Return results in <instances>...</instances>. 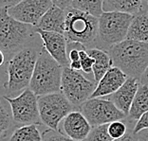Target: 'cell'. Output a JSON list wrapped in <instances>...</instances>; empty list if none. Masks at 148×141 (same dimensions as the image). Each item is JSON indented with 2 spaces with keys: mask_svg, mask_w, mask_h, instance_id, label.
Masks as SVG:
<instances>
[{
  "mask_svg": "<svg viewBox=\"0 0 148 141\" xmlns=\"http://www.w3.org/2000/svg\"><path fill=\"white\" fill-rule=\"evenodd\" d=\"M113 66L128 78L140 80L148 67V44L125 39L108 49Z\"/></svg>",
  "mask_w": 148,
  "mask_h": 141,
  "instance_id": "obj_1",
  "label": "cell"
},
{
  "mask_svg": "<svg viewBox=\"0 0 148 141\" xmlns=\"http://www.w3.org/2000/svg\"><path fill=\"white\" fill-rule=\"evenodd\" d=\"M40 52L32 46H27L13 55L7 63L5 87L8 97H13L29 88Z\"/></svg>",
  "mask_w": 148,
  "mask_h": 141,
  "instance_id": "obj_2",
  "label": "cell"
},
{
  "mask_svg": "<svg viewBox=\"0 0 148 141\" xmlns=\"http://www.w3.org/2000/svg\"><path fill=\"white\" fill-rule=\"evenodd\" d=\"M99 18L73 8L66 10L64 36L69 44H79L86 49L97 45Z\"/></svg>",
  "mask_w": 148,
  "mask_h": 141,
  "instance_id": "obj_3",
  "label": "cell"
},
{
  "mask_svg": "<svg viewBox=\"0 0 148 141\" xmlns=\"http://www.w3.org/2000/svg\"><path fill=\"white\" fill-rule=\"evenodd\" d=\"M34 34L35 27L12 18L8 9L0 10V49L5 55H14L31 43Z\"/></svg>",
  "mask_w": 148,
  "mask_h": 141,
  "instance_id": "obj_4",
  "label": "cell"
},
{
  "mask_svg": "<svg viewBox=\"0 0 148 141\" xmlns=\"http://www.w3.org/2000/svg\"><path fill=\"white\" fill-rule=\"evenodd\" d=\"M63 67L45 49L37 59L29 88L37 97L61 91Z\"/></svg>",
  "mask_w": 148,
  "mask_h": 141,
  "instance_id": "obj_5",
  "label": "cell"
},
{
  "mask_svg": "<svg viewBox=\"0 0 148 141\" xmlns=\"http://www.w3.org/2000/svg\"><path fill=\"white\" fill-rule=\"evenodd\" d=\"M133 15L123 12H103L99 17L96 48L108 51L126 39Z\"/></svg>",
  "mask_w": 148,
  "mask_h": 141,
  "instance_id": "obj_6",
  "label": "cell"
},
{
  "mask_svg": "<svg viewBox=\"0 0 148 141\" xmlns=\"http://www.w3.org/2000/svg\"><path fill=\"white\" fill-rule=\"evenodd\" d=\"M38 108L41 122L49 129L58 131L61 121L75 107L60 91L38 97Z\"/></svg>",
  "mask_w": 148,
  "mask_h": 141,
  "instance_id": "obj_7",
  "label": "cell"
},
{
  "mask_svg": "<svg viewBox=\"0 0 148 141\" xmlns=\"http://www.w3.org/2000/svg\"><path fill=\"white\" fill-rule=\"evenodd\" d=\"M96 85L95 80L86 79L80 71L73 70L69 66L63 67L61 92L75 108H79L90 99Z\"/></svg>",
  "mask_w": 148,
  "mask_h": 141,
  "instance_id": "obj_8",
  "label": "cell"
},
{
  "mask_svg": "<svg viewBox=\"0 0 148 141\" xmlns=\"http://www.w3.org/2000/svg\"><path fill=\"white\" fill-rule=\"evenodd\" d=\"M11 108L12 119L16 126L38 124L40 120L38 97L29 88L25 89L18 96L3 97Z\"/></svg>",
  "mask_w": 148,
  "mask_h": 141,
  "instance_id": "obj_9",
  "label": "cell"
},
{
  "mask_svg": "<svg viewBox=\"0 0 148 141\" xmlns=\"http://www.w3.org/2000/svg\"><path fill=\"white\" fill-rule=\"evenodd\" d=\"M78 110L88 120L92 127L109 124L116 120H123L126 116L106 98L89 99L81 105Z\"/></svg>",
  "mask_w": 148,
  "mask_h": 141,
  "instance_id": "obj_10",
  "label": "cell"
},
{
  "mask_svg": "<svg viewBox=\"0 0 148 141\" xmlns=\"http://www.w3.org/2000/svg\"><path fill=\"white\" fill-rule=\"evenodd\" d=\"M52 5L51 0H23L16 6L8 9V13L17 21L36 27Z\"/></svg>",
  "mask_w": 148,
  "mask_h": 141,
  "instance_id": "obj_11",
  "label": "cell"
},
{
  "mask_svg": "<svg viewBox=\"0 0 148 141\" xmlns=\"http://www.w3.org/2000/svg\"><path fill=\"white\" fill-rule=\"evenodd\" d=\"M35 32L41 38L44 49L59 63L62 67L69 66V59L68 57V41L62 33L45 31L35 28Z\"/></svg>",
  "mask_w": 148,
  "mask_h": 141,
  "instance_id": "obj_12",
  "label": "cell"
},
{
  "mask_svg": "<svg viewBox=\"0 0 148 141\" xmlns=\"http://www.w3.org/2000/svg\"><path fill=\"white\" fill-rule=\"evenodd\" d=\"M91 129L86 116L79 110H74L62 120L58 131L72 140L85 141Z\"/></svg>",
  "mask_w": 148,
  "mask_h": 141,
  "instance_id": "obj_13",
  "label": "cell"
},
{
  "mask_svg": "<svg viewBox=\"0 0 148 141\" xmlns=\"http://www.w3.org/2000/svg\"><path fill=\"white\" fill-rule=\"evenodd\" d=\"M128 77L120 68L116 66L110 67L103 77L97 83L96 88L90 99L94 98H106L119 90L126 82Z\"/></svg>",
  "mask_w": 148,
  "mask_h": 141,
  "instance_id": "obj_14",
  "label": "cell"
},
{
  "mask_svg": "<svg viewBox=\"0 0 148 141\" xmlns=\"http://www.w3.org/2000/svg\"><path fill=\"white\" fill-rule=\"evenodd\" d=\"M140 83V80L128 78L119 90H117L112 95L106 97V99L111 100L117 108L122 111L127 116L129 114L131 105L133 103L134 98H135L138 89H139Z\"/></svg>",
  "mask_w": 148,
  "mask_h": 141,
  "instance_id": "obj_15",
  "label": "cell"
},
{
  "mask_svg": "<svg viewBox=\"0 0 148 141\" xmlns=\"http://www.w3.org/2000/svg\"><path fill=\"white\" fill-rule=\"evenodd\" d=\"M126 39L148 44V2L143 0L139 12L133 15Z\"/></svg>",
  "mask_w": 148,
  "mask_h": 141,
  "instance_id": "obj_16",
  "label": "cell"
},
{
  "mask_svg": "<svg viewBox=\"0 0 148 141\" xmlns=\"http://www.w3.org/2000/svg\"><path fill=\"white\" fill-rule=\"evenodd\" d=\"M66 23V11L52 5L39 20L35 28L45 31L58 32L64 34Z\"/></svg>",
  "mask_w": 148,
  "mask_h": 141,
  "instance_id": "obj_17",
  "label": "cell"
},
{
  "mask_svg": "<svg viewBox=\"0 0 148 141\" xmlns=\"http://www.w3.org/2000/svg\"><path fill=\"white\" fill-rule=\"evenodd\" d=\"M148 111V86L140 83L139 89L134 98L133 103L131 105L128 116H126L127 123L133 125V122H137L143 114Z\"/></svg>",
  "mask_w": 148,
  "mask_h": 141,
  "instance_id": "obj_18",
  "label": "cell"
},
{
  "mask_svg": "<svg viewBox=\"0 0 148 141\" xmlns=\"http://www.w3.org/2000/svg\"><path fill=\"white\" fill-rule=\"evenodd\" d=\"M86 51L95 60V63L93 65V78L95 82L98 83L103 75L107 72V70L113 66L112 60L108 52L106 50L94 48L86 49Z\"/></svg>",
  "mask_w": 148,
  "mask_h": 141,
  "instance_id": "obj_19",
  "label": "cell"
},
{
  "mask_svg": "<svg viewBox=\"0 0 148 141\" xmlns=\"http://www.w3.org/2000/svg\"><path fill=\"white\" fill-rule=\"evenodd\" d=\"M143 0H103V12H123L134 15L140 11Z\"/></svg>",
  "mask_w": 148,
  "mask_h": 141,
  "instance_id": "obj_20",
  "label": "cell"
},
{
  "mask_svg": "<svg viewBox=\"0 0 148 141\" xmlns=\"http://www.w3.org/2000/svg\"><path fill=\"white\" fill-rule=\"evenodd\" d=\"M4 141H42V134L37 124L16 126Z\"/></svg>",
  "mask_w": 148,
  "mask_h": 141,
  "instance_id": "obj_21",
  "label": "cell"
},
{
  "mask_svg": "<svg viewBox=\"0 0 148 141\" xmlns=\"http://www.w3.org/2000/svg\"><path fill=\"white\" fill-rule=\"evenodd\" d=\"M103 0H73L71 8L99 18L103 13Z\"/></svg>",
  "mask_w": 148,
  "mask_h": 141,
  "instance_id": "obj_22",
  "label": "cell"
},
{
  "mask_svg": "<svg viewBox=\"0 0 148 141\" xmlns=\"http://www.w3.org/2000/svg\"><path fill=\"white\" fill-rule=\"evenodd\" d=\"M12 112L0 99V141H4L15 128Z\"/></svg>",
  "mask_w": 148,
  "mask_h": 141,
  "instance_id": "obj_23",
  "label": "cell"
},
{
  "mask_svg": "<svg viewBox=\"0 0 148 141\" xmlns=\"http://www.w3.org/2000/svg\"><path fill=\"white\" fill-rule=\"evenodd\" d=\"M113 138L108 133V124L92 127L88 136L85 141H112Z\"/></svg>",
  "mask_w": 148,
  "mask_h": 141,
  "instance_id": "obj_24",
  "label": "cell"
},
{
  "mask_svg": "<svg viewBox=\"0 0 148 141\" xmlns=\"http://www.w3.org/2000/svg\"><path fill=\"white\" fill-rule=\"evenodd\" d=\"M129 129L128 124L123 120H116L108 124V133L113 139L123 137Z\"/></svg>",
  "mask_w": 148,
  "mask_h": 141,
  "instance_id": "obj_25",
  "label": "cell"
},
{
  "mask_svg": "<svg viewBox=\"0 0 148 141\" xmlns=\"http://www.w3.org/2000/svg\"><path fill=\"white\" fill-rule=\"evenodd\" d=\"M80 61L81 65H82V71L84 73L87 75L93 74V65L95 63V60L87 53L85 48L80 49Z\"/></svg>",
  "mask_w": 148,
  "mask_h": 141,
  "instance_id": "obj_26",
  "label": "cell"
},
{
  "mask_svg": "<svg viewBox=\"0 0 148 141\" xmlns=\"http://www.w3.org/2000/svg\"><path fill=\"white\" fill-rule=\"evenodd\" d=\"M42 141H75L70 139L59 132L51 129L45 130L42 133Z\"/></svg>",
  "mask_w": 148,
  "mask_h": 141,
  "instance_id": "obj_27",
  "label": "cell"
},
{
  "mask_svg": "<svg viewBox=\"0 0 148 141\" xmlns=\"http://www.w3.org/2000/svg\"><path fill=\"white\" fill-rule=\"evenodd\" d=\"M146 129H148V111L145 114H143L142 117L136 122L135 126L133 128V133L136 135V134L140 132V131Z\"/></svg>",
  "mask_w": 148,
  "mask_h": 141,
  "instance_id": "obj_28",
  "label": "cell"
},
{
  "mask_svg": "<svg viewBox=\"0 0 148 141\" xmlns=\"http://www.w3.org/2000/svg\"><path fill=\"white\" fill-rule=\"evenodd\" d=\"M133 128L134 127H129L127 133L123 137L118 138V139H113L112 141H138L137 135H135V134L133 133Z\"/></svg>",
  "mask_w": 148,
  "mask_h": 141,
  "instance_id": "obj_29",
  "label": "cell"
},
{
  "mask_svg": "<svg viewBox=\"0 0 148 141\" xmlns=\"http://www.w3.org/2000/svg\"><path fill=\"white\" fill-rule=\"evenodd\" d=\"M72 1L73 0H51L53 5L59 7L60 9L64 10V11H66V10H68L71 7Z\"/></svg>",
  "mask_w": 148,
  "mask_h": 141,
  "instance_id": "obj_30",
  "label": "cell"
},
{
  "mask_svg": "<svg viewBox=\"0 0 148 141\" xmlns=\"http://www.w3.org/2000/svg\"><path fill=\"white\" fill-rule=\"evenodd\" d=\"M22 1L23 0H0V7H1V9H11Z\"/></svg>",
  "mask_w": 148,
  "mask_h": 141,
  "instance_id": "obj_31",
  "label": "cell"
},
{
  "mask_svg": "<svg viewBox=\"0 0 148 141\" xmlns=\"http://www.w3.org/2000/svg\"><path fill=\"white\" fill-rule=\"evenodd\" d=\"M80 48V49H81ZM80 49L77 48H72L69 51V63H74V62H80Z\"/></svg>",
  "mask_w": 148,
  "mask_h": 141,
  "instance_id": "obj_32",
  "label": "cell"
},
{
  "mask_svg": "<svg viewBox=\"0 0 148 141\" xmlns=\"http://www.w3.org/2000/svg\"><path fill=\"white\" fill-rule=\"evenodd\" d=\"M136 135L138 137V141H148V129L140 131Z\"/></svg>",
  "mask_w": 148,
  "mask_h": 141,
  "instance_id": "obj_33",
  "label": "cell"
},
{
  "mask_svg": "<svg viewBox=\"0 0 148 141\" xmlns=\"http://www.w3.org/2000/svg\"><path fill=\"white\" fill-rule=\"evenodd\" d=\"M140 82L143 83V84H145V85L148 86V67L146 68L145 72L143 73V75L142 76V78H140Z\"/></svg>",
  "mask_w": 148,
  "mask_h": 141,
  "instance_id": "obj_34",
  "label": "cell"
},
{
  "mask_svg": "<svg viewBox=\"0 0 148 141\" xmlns=\"http://www.w3.org/2000/svg\"><path fill=\"white\" fill-rule=\"evenodd\" d=\"M4 62H5V54H4V52L0 49V66L3 65Z\"/></svg>",
  "mask_w": 148,
  "mask_h": 141,
  "instance_id": "obj_35",
  "label": "cell"
},
{
  "mask_svg": "<svg viewBox=\"0 0 148 141\" xmlns=\"http://www.w3.org/2000/svg\"><path fill=\"white\" fill-rule=\"evenodd\" d=\"M0 10H1V7H0Z\"/></svg>",
  "mask_w": 148,
  "mask_h": 141,
  "instance_id": "obj_36",
  "label": "cell"
},
{
  "mask_svg": "<svg viewBox=\"0 0 148 141\" xmlns=\"http://www.w3.org/2000/svg\"><path fill=\"white\" fill-rule=\"evenodd\" d=\"M147 2H148V0H147Z\"/></svg>",
  "mask_w": 148,
  "mask_h": 141,
  "instance_id": "obj_37",
  "label": "cell"
}]
</instances>
